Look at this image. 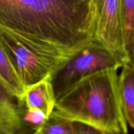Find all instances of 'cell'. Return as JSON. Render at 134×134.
Returning <instances> with one entry per match:
<instances>
[{
	"label": "cell",
	"instance_id": "cell-10",
	"mask_svg": "<svg viewBox=\"0 0 134 134\" xmlns=\"http://www.w3.org/2000/svg\"><path fill=\"white\" fill-rule=\"evenodd\" d=\"M121 8L126 49L134 66V0H121Z\"/></svg>",
	"mask_w": 134,
	"mask_h": 134
},
{
	"label": "cell",
	"instance_id": "cell-6",
	"mask_svg": "<svg viewBox=\"0 0 134 134\" xmlns=\"http://www.w3.org/2000/svg\"><path fill=\"white\" fill-rule=\"evenodd\" d=\"M26 108L0 79V134H33L24 122Z\"/></svg>",
	"mask_w": 134,
	"mask_h": 134
},
{
	"label": "cell",
	"instance_id": "cell-9",
	"mask_svg": "<svg viewBox=\"0 0 134 134\" xmlns=\"http://www.w3.org/2000/svg\"><path fill=\"white\" fill-rule=\"evenodd\" d=\"M0 79L5 86L21 102H23L24 86L21 82L7 56L0 45Z\"/></svg>",
	"mask_w": 134,
	"mask_h": 134
},
{
	"label": "cell",
	"instance_id": "cell-3",
	"mask_svg": "<svg viewBox=\"0 0 134 134\" xmlns=\"http://www.w3.org/2000/svg\"><path fill=\"white\" fill-rule=\"evenodd\" d=\"M0 45L24 86L52 74L84 47H67L1 24Z\"/></svg>",
	"mask_w": 134,
	"mask_h": 134
},
{
	"label": "cell",
	"instance_id": "cell-8",
	"mask_svg": "<svg viewBox=\"0 0 134 134\" xmlns=\"http://www.w3.org/2000/svg\"><path fill=\"white\" fill-rule=\"evenodd\" d=\"M119 94L128 126L134 128V66L125 64L118 75Z\"/></svg>",
	"mask_w": 134,
	"mask_h": 134
},
{
	"label": "cell",
	"instance_id": "cell-5",
	"mask_svg": "<svg viewBox=\"0 0 134 134\" xmlns=\"http://www.w3.org/2000/svg\"><path fill=\"white\" fill-rule=\"evenodd\" d=\"M96 14L94 39L124 64L130 60L126 49L121 0H92Z\"/></svg>",
	"mask_w": 134,
	"mask_h": 134
},
{
	"label": "cell",
	"instance_id": "cell-14",
	"mask_svg": "<svg viewBox=\"0 0 134 134\" xmlns=\"http://www.w3.org/2000/svg\"><path fill=\"white\" fill-rule=\"evenodd\" d=\"M80 1H85V2H88V3H90V2H92V0H80Z\"/></svg>",
	"mask_w": 134,
	"mask_h": 134
},
{
	"label": "cell",
	"instance_id": "cell-4",
	"mask_svg": "<svg viewBox=\"0 0 134 134\" xmlns=\"http://www.w3.org/2000/svg\"><path fill=\"white\" fill-rule=\"evenodd\" d=\"M123 65L113 52L93 39L52 73L56 100L84 77L107 69H119Z\"/></svg>",
	"mask_w": 134,
	"mask_h": 134
},
{
	"label": "cell",
	"instance_id": "cell-13",
	"mask_svg": "<svg viewBox=\"0 0 134 134\" xmlns=\"http://www.w3.org/2000/svg\"><path fill=\"white\" fill-rule=\"evenodd\" d=\"M73 123L76 134H112L103 132L86 124L78 122Z\"/></svg>",
	"mask_w": 134,
	"mask_h": 134
},
{
	"label": "cell",
	"instance_id": "cell-7",
	"mask_svg": "<svg viewBox=\"0 0 134 134\" xmlns=\"http://www.w3.org/2000/svg\"><path fill=\"white\" fill-rule=\"evenodd\" d=\"M23 102L26 108L41 109L49 119L56 102L52 82V74H48L35 83L25 86Z\"/></svg>",
	"mask_w": 134,
	"mask_h": 134
},
{
	"label": "cell",
	"instance_id": "cell-1",
	"mask_svg": "<svg viewBox=\"0 0 134 134\" xmlns=\"http://www.w3.org/2000/svg\"><path fill=\"white\" fill-rule=\"evenodd\" d=\"M92 2L80 0H0V24L69 47L94 39Z\"/></svg>",
	"mask_w": 134,
	"mask_h": 134
},
{
	"label": "cell",
	"instance_id": "cell-12",
	"mask_svg": "<svg viewBox=\"0 0 134 134\" xmlns=\"http://www.w3.org/2000/svg\"><path fill=\"white\" fill-rule=\"evenodd\" d=\"M48 119L45 113L39 109L26 108L24 112V122L33 133Z\"/></svg>",
	"mask_w": 134,
	"mask_h": 134
},
{
	"label": "cell",
	"instance_id": "cell-2",
	"mask_svg": "<svg viewBox=\"0 0 134 134\" xmlns=\"http://www.w3.org/2000/svg\"><path fill=\"white\" fill-rule=\"evenodd\" d=\"M118 70L107 69L82 78L56 100L51 116L107 133H128L119 94Z\"/></svg>",
	"mask_w": 134,
	"mask_h": 134
},
{
	"label": "cell",
	"instance_id": "cell-11",
	"mask_svg": "<svg viewBox=\"0 0 134 134\" xmlns=\"http://www.w3.org/2000/svg\"><path fill=\"white\" fill-rule=\"evenodd\" d=\"M33 134H76V132L73 122L51 116Z\"/></svg>",
	"mask_w": 134,
	"mask_h": 134
}]
</instances>
